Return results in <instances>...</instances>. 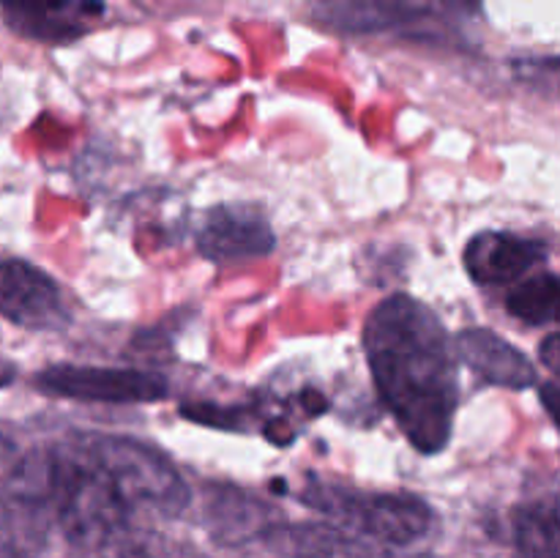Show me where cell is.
I'll use <instances>...</instances> for the list:
<instances>
[{
    "mask_svg": "<svg viewBox=\"0 0 560 558\" xmlns=\"http://www.w3.org/2000/svg\"><path fill=\"white\" fill-rule=\"evenodd\" d=\"M560 279L556 271H541L514 284L506 295V310L530 326H550L558 321Z\"/></svg>",
    "mask_w": 560,
    "mask_h": 558,
    "instance_id": "17",
    "label": "cell"
},
{
    "mask_svg": "<svg viewBox=\"0 0 560 558\" xmlns=\"http://www.w3.org/2000/svg\"><path fill=\"white\" fill-rule=\"evenodd\" d=\"M0 315L31 332H58L71 321L58 282L20 257L0 260Z\"/></svg>",
    "mask_w": 560,
    "mask_h": 558,
    "instance_id": "7",
    "label": "cell"
},
{
    "mask_svg": "<svg viewBox=\"0 0 560 558\" xmlns=\"http://www.w3.org/2000/svg\"><path fill=\"white\" fill-rule=\"evenodd\" d=\"M512 539L514 558H560L556 498L520 507L512 518Z\"/></svg>",
    "mask_w": 560,
    "mask_h": 558,
    "instance_id": "16",
    "label": "cell"
},
{
    "mask_svg": "<svg viewBox=\"0 0 560 558\" xmlns=\"http://www.w3.org/2000/svg\"><path fill=\"white\" fill-rule=\"evenodd\" d=\"M277 233L260 208L249 202H224L211 208L197 230V249L213 263H241L271 255Z\"/></svg>",
    "mask_w": 560,
    "mask_h": 558,
    "instance_id": "8",
    "label": "cell"
},
{
    "mask_svg": "<svg viewBox=\"0 0 560 558\" xmlns=\"http://www.w3.org/2000/svg\"><path fill=\"white\" fill-rule=\"evenodd\" d=\"M202 520H206L208 534L213 542L228 547L249 545L260 539L282 523V514L273 503L252 496L249 490L238 485H224L213 481L206 487V501H202Z\"/></svg>",
    "mask_w": 560,
    "mask_h": 558,
    "instance_id": "9",
    "label": "cell"
},
{
    "mask_svg": "<svg viewBox=\"0 0 560 558\" xmlns=\"http://www.w3.org/2000/svg\"><path fill=\"white\" fill-rule=\"evenodd\" d=\"M413 558H435V556H413Z\"/></svg>",
    "mask_w": 560,
    "mask_h": 558,
    "instance_id": "23",
    "label": "cell"
},
{
    "mask_svg": "<svg viewBox=\"0 0 560 558\" xmlns=\"http://www.w3.org/2000/svg\"><path fill=\"white\" fill-rule=\"evenodd\" d=\"M366 361L388 414L410 446L441 454L459 405L457 356L441 317L408 293H394L364 323Z\"/></svg>",
    "mask_w": 560,
    "mask_h": 558,
    "instance_id": "1",
    "label": "cell"
},
{
    "mask_svg": "<svg viewBox=\"0 0 560 558\" xmlns=\"http://www.w3.org/2000/svg\"><path fill=\"white\" fill-rule=\"evenodd\" d=\"M317 20L337 31L375 33L410 20L413 9L405 0H312Z\"/></svg>",
    "mask_w": 560,
    "mask_h": 558,
    "instance_id": "14",
    "label": "cell"
},
{
    "mask_svg": "<svg viewBox=\"0 0 560 558\" xmlns=\"http://www.w3.org/2000/svg\"><path fill=\"white\" fill-rule=\"evenodd\" d=\"M14 377H16L14 361H9L5 356H0V388H5L9 383H14Z\"/></svg>",
    "mask_w": 560,
    "mask_h": 558,
    "instance_id": "20",
    "label": "cell"
},
{
    "mask_svg": "<svg viewBox=\"0 0 560 558\" xmlns=\"http://www.w3.org/2000/svg\"><path fill=\"white\" fill-rule=\"evenodd\" d=\"M454 356L485 383L512 392L536 386L539 375L528 356L490 328H463L452 342Z\"/></svg>",
    "mask_w": 560,
    "mask_h": 558,
    "instance_id": "11",
    "label": "cell"
},
{
    "mask_svg": "<svg viewBox=\"0 0 560 558\" xmlns=\"http://www.w3.org/2000/svg\"><path fill=\"white\" fill-rule=\"evenodd\" d=\"M299 501L383 547H408L424 539L435 518L430 503L410 492L359 490L323 479H306Z\"/></svg>",
    "mask_w": 560,
    "mask_h": 558,
    "instance_id": "3",
    "label": "cell"
},
{
    "mask_svg": "<svg viewBox=\"0 0 560 558\" xmlns=\"http://www.w3.org/2000/svg\"><path fill=\"white\" fill-rule=\"evenodd\" d=\"M262 542L282 558H392L383 545L334 523H277Z\"/></svg>",
    "mask_w": 560,
    "mask_h": 558,
    "instance_id": "12",
    "label": "cell"
},
{
    "mask_svg": "<svg viewBox=\"0 0 560 558\" xmlns=\"http://www.w3.org/2000/svg\"><path fill=\"white\" fill-rule=\"evenodd\" d=\"M96 553L102 558H211L191 542L159 534L153 528H137L135 523L107 536Z\"/></svg>",
    "mask_w": 560,
    "mask_h": 558,
    "instance_id": "15",
    "label": "cell"
},
{
    "mask_svg": "<svg viewBox=\"0 0 560 558\" xmlns=\"http://www.w3.org/2000/svg\"><path fill=\"white\" fill-rule=\"evenodd\" d=\"M33 386L47 397L109 405L159 403L170 394L167 377L135 367L52 364L33 377Z\"/></svg>",
    "mask_w": 560,
    "mask_h": 558,
    "instance_id": "5",
    "label": "cell"
},
{
    "mask_svg": "<svg viewBox=\"0 0 560 558\" xmlns=\"http://www.w3.org/2000/svg\"><path fill=\"white\" fill-rule=\"evenodd\" d=\"M55 518V457L31 449L0 476V525L16 539H36Z\"/></svg>",
    "mask_w": 560,
    "mask_h": 558,
    "instance_id": "6",
    "label": "cell"
},
{
    "mask_svg": "<svg viewBox=\"0 0 560 558\" xmlns=\"http://www.w3.org/2000/svg\"><path fill=\"white\" fill-rule=\"evenodd\" d=\"M66 443L115 487L131 514L153 512L178 518L191 503L184 474L151 443L109 432H74Z\"/></svg>",
    "mask_w": 560,
    "mask_h": 558,
    "instance_id": "2",
    "label": "cell"
},
{
    "mask_svg": "<svg viewBox=\"0 0 560 558\" xmlns=\"http://www.w3.org/2000/svg\"><path fill=\"white\" fill-rule=\"evenodd\" d=\"M3 22L31 42L69 44L104 14L102 0H0Z\"/></svg>",
    "mask_w": 560,
    "mask_h": 558,
    "instance_id": "10",
    "label": "cell"
},
{
    "mask_svg": "<svg viewBox=\"0 0 560 558\" xmlns=\"http://www.w3.org/2000/svg\"><path fill=\"white\" fill-rule=\"evenodd\" d=\"M545 244L514 233H479L465 246V271L479 284H509L534 271Z\"/></svg>",
    "mask_w": 560,
    "mask_h": 558,
    "instance_id": "13",
    "label": "cell"
},
{
    "mask_svg": "<svg viewBox=\"0 0 560 558\" xmlns=\"http://www.w3.org/2000/svg\"><path fill=\"white\" fill-rule=\"evenodd\" d=\"M558 394H560V388L556 381H547L545 388H541V399H545V408H547V414H550V419H556L558 416Z\"/></svg>",
    "mask_w": 560,
    "mask_h": 558,
    "instance_id": "19",
    "label": "cell"
},
{
    "mask_svg": "<svg viewBox=\"0 0 560 558\" xmlns=\"http://www.w3.org/2000/svg\"><path fill=\"white\" fill-rule=\"evenodd\" d=\"M14 452H16L14 441H11V438H5L3 432H0V463H3V460H9Z\"/></svg>",
    "mask_w": 560,
    "mask_h": 558,
    "instance_id": "22",
    "label": "cell"
},
{
    "mask_svg": "<svg viewBox=\"0 0 560 558\" xmlns=\"http://www.w3.org/2000/svg\"><path fill=\"white\" fill-rule=\"evenodd\" d=\"M441 3L454 11H463V14H474V11H479L481 0H441Z\"/></svg>",
    "mask_w": 560,
    "mask_h": 558,
    "instance_id": "21",
    "label": "cell"
},
{
    "mask_svg": "<svg viewBox=\"0 0 560 558\" xmlns=\"http://www.w3.org/2000/svg\"><path fill=\"white\" fill-rule=\"evenodd\" d=\"M541 361H545V367L547 370L552 372V375H556L558 372V367H560V345H558V334L552 332L550 337L545 339V345H541Z\"/></svg>",
    "mask_w": 560,
    "mask_h": 558,
    "instance_id": "18",
    "label": "cell"
},
{
    "mask_svg": "<svg viewBox=\"0 0 560 558\" xmlns=\"http://www.w3.org/2000/svg\"><path fill=\"white\" fill-rule=\"evenodd\" d=\"M55 457V520L77 547L98 550L107 536L135 523L131 509L115 487L80 457L69 443L52 446Z\"/></svg>",
    "mask_w": 560,
    "mask_h": 558,
    "instance_id": "4",
    "label": "cell"
}]
</instances>
